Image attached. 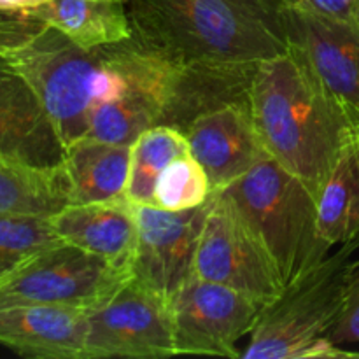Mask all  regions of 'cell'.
Instances as JSON below:
<instances>
[{"label": "cell", "instance_id": "6da1fadb", "mask_svg": "<svg viewBox=\"0 0 359 359\" xmlns=\"http://www.w3.org/2000/svg\"><path fill=\"white\" fill-rule=\"evenodd\" d=\"M133 35L175 67L259 63L290 51L284 0H128Z\"/></svg>", "mask_w": 359, "mask_h": 359}, {"label": "cell", "instance_id": "7a4b0ae2", "mask_svg": "<svg viewBox=\"0 0 359 359\" xmlns=\"http://www.w3.org/2000/svg\"><path fill=\"white\" fill-rule=\"evenodd\" d=\"M251 112L266 154L319 198L340 151L356 130L293 46L256 65Z\"/></svg>", "mask_w": 359, "mask_h": 359}, {"label": "cell", "instance_id": "3957f363", "mask_svg": "<svg viewBox=\"0 0 359 359\" xmlns=\"http://www.w3.org/2000/svg\"><path fill=\"white\" fill-rule=\"evenodd\" d=\"M111 49L112 44L83 49L44 25L23 46L4 55L35 91L63 149L86 135L95 105L118 97L121 77Z\"/></svg>", "mask_w": 359, "mask_h": 359}, {"label": "cell", "instance_id": "277c9868", "mask_svg": "<svg viewBox=\"0 0 359 359\" xmlns=\"http://www.w3.org/2000/svg\"><path fill=\"white\" fill-rule=\"evenodd\" d=\"M221 191L258 231L286 286L330 255L332 245L319 233L318 198L300 177L269 154Z\"/></svg>", "mask_w": 359, "mask_h": 359}, {"label": "cell", "instance_id": "5b68a950", "mask_svg": "<svg viewBox=\"0 0 359 359\" xmlns=\"http://www.w3.org/2000/svg\"><path fill=\"white\" fill-rule=\"evenodd\" d=\"M358 248L359 238L340 244L265 305L241 358L302 359L312 344L330 339L342 314Z\"/></svg>", "mask_w": 359, "mask_h": 359}, {"label": "cell", "instance_id": "8992f818", "mask_svg": "<svg viewBox=\"0 0 359 359\" xmlns=\"http://www.w3.org/2000/svg\"><path fill=\"white\" fill-rule=\"evenodd\" d=\"M193 273L272 304L286 290L276 259L237 203L216 191L196 244Z\"/></svg>", "mask_w": 359, "mask_h": 359}, {"label": "cell", "instance_id": "52a82bcc", "mask_svg": "<svg viewBox=\"0 0 359 359\" xmlns=\"http://www.w3.org/2000/svg\"><path fill=\"white\" fill-rule=\"evenodd\" d=\"M132 273L109 265L69 242L35 252L0 279V309L62 305L90 311Z\"/></svg>", "mask_w": 359, "mask_h": 359}, {"label": "cell", "instance_id": "ba28073f", "mask_svg": "<svg viewBox=\"0 0 359 359\" xmlns=\"http://www.w3.org/2000/svg\"><path fill=\"white\" fill-rule=\"evenodd\" d=\"M172 356L170 305L132 276L86 312L84 359Z\"/></svg>", "mask_w": 359, "mask_h": 359}, {"label": "cell", "instance_id": "9c48e42d", "mask_svg": "<svg viewBox=\"0 0 359 359\" xmlns=\"http://www.w3.org/2000/svg\"><path fill=\"white\" fill-rule=\"evenodd\" d=\"M265 305L193 273L170 302L175 354L241 358L238 340L251 335Z\"/></svg>", "mask_w": 359, "mask_h": 359}, {"label": "cell", "instance_id": "30bf717a", "mask_svg": "<svg viewBox=\"0 0 359 359\" xmlns=\"http://www.w3.org/2000/svg\"><path fill=\"white\" fill-rule=\"evenodd\" d=\"M207 209L209 202L186 210L135 205L137 248L130 273L168 305L179 287L193 276L196 244Z\"/></svg>", "mask_w": 359, "mask_h": 359}, {"label": "cell", "instance_id": "8fae6325", "mask_svg": "<svg viewBox=\"0 0 359 359\" xmlns=\"http://www.w3.org/2000/svg\"><path fill=\"white\" fill-rule=\"evenodd\" d=\"M284 20L291 46L359 132V28L354 21L323 16L286 0Z\"/></svg>", "mask_w": 359, "mask_h": 359}, {"label": "cell", "instance_id": "7c38bea8", "mask_svg": "<svg viewBox=\"0 0 359 359\" xmlns=\"http://www.w3.org/2000/svg\"><path fill=\"white\" fill-rule=\"evenodd\" d=\"M189 151L221 191L266 156L251 104H230L200 116L184 132Z\"/></svg>", "mask_w": 359, "mask_h": 359}, {"label": "cell", "instance_id": "4fadbf2b", "mask_svg": "<svg viewBox=\"0 0 359 359\" xmlns=\"http://www.w3.org/2000/svg\"><path fill=\"white\" fill-rule=\"evenodd\" d=\"M0 154L55 167L65 149L41 100L23 76L0 56Z\"/></svg>", "mask_w": 359, "mask_h": 359}, {"label": "cell", "instance_id": "5bb4252c", "mask_svg": "<svg viewBox=\"0 0 359 359\" xmlns=\"http://www.w3.org/2000/svg\"><path fill=\"white\" fill-rule=\"evenodd\" d=\"M86 311L62 305L0 309V346L32 359H84Z\"/></svg>", "mask_w": 359, "mask_h": 359}, {"label": "cell", "instance_id": "9a60e30c", "mask_svg": "<svg viewBox=\"0 0 359 359\" xmlns=\"http://www.w3.org/2000/svg\"><path fill=\"white\" fill-rule=\"evenodd\" d=\"M258 63L175 67L170 91L158 125L184 135L200 116L230 104H251V84Z\"/></svg>", "mask_w": 359, "mask_h": 359}, {"label": "cell", "instance_id": "2e32d148", "mask_svg": "<svg viewBox=\"0 0 359 359\" xmlns=\"http://www.w3.org/2000/svg\"><path fill=\"white\" fill-rule=\"evenodd\" d=\"M62 241L130 272L137 248L135 205L126 198L70 203L51 217Z\"/></svg>", "mask_w": 359, "mask_h": 359}, {"label": "cell", "instance_id": "e0dca14e", "mask_svg": "<svg viewBox=\"0 0 359 359\" xmlns=\"http://www.w3.org/2000/svg\"><path fill=\"white\" fill-rule=\"evenodd\" d=\"M128 0H48L23 13L62 32L83 49H97L133 37Z\"/></svg>", "mask_w": 359, "mask_h": 359}, {"label": "cell", "instance_id": "ac0fdd59", "mask_svg": "<svg viewBox=\"0 0 359 359\" xmlns=\"http://www.w3.org/2000/svg\"><path fill=\"white\" fill-rule=\"evenodd\" d=\"M70 205L65 167H42L0 154V216L53 217Z\"/></svg>", "mask_w": 359, "mask_h": 359}, {"label": "cell", "instance_id": "d6986e66", "mask_svg": "<svg viewBox=\"0 0 359 359\" xmlns=\"http://www.w3.org/2000/svg\"><path fill=\"white\" fill-rule=\"evenodd\" d=\"M63 167L70 181V203L125 198L130 146L81 137L65 147Z\"/></svg>", "mask_w": 359, "mask_h": 359}, {"label": "cell", "instance_id": "ffe728a7", "mask_svg": "<svg viewBox=\"0 0 359 359\" xmlns=\"http://www.w3.org/2000/svg\"><path fill=\"white\" fill-rule=\"evenodd\" d=\"M318 219L332 248L359 238V132L342 147L319 193Z\"/></svg>", "mask_w": 359, "mask_h": 359}, {"label": "cell", "instance_id": "44dd1931", "mask_svg": "<svg viewBox=\"0 0 359 359\" xmlns=\"http://www.w3.org/2000/svg\"><path fill=\"white\" fill-rule=\"evenodd\" d=\"M188 153V139L170 126L156 125L140 133L130 146L125 198L133 205H151L158 177L175 158Z\"/></svg>", "mask_w": 359, "mask_h": 359}, {"label": "cell", "instance_id": "7402d4cb", "mask_svg": "<svg viewBox=\"0 0 359 359\" xmlns=\"http://www.w3.org/2000/svg\"><path fill=\"white\" fill-rule=\"evenodd\" d=\"M214 195L209 175L191 153L175 158L154 184L151 205L163 210H186L203 205Z\"/></svg>", "mask_w": 359, "mask_h": 359}, {"label": "cell", "instance_id": "603a6c76", "mask_svg": "<svg viewBox=\"0 0 359 359\" xmlns=\"http://www.w3.org/2000/svg\"><path fill=\"white\" fill-rule=\"evenodd\" d=\"M62 241L51 217L0 216V279L35 252Z\"/></svg>", "mask_w": 359, "mask_h": 359}, {"label": "cell", "instance_id": "cb8c5ba5", "mask_svg": "<svg viewBox=\"0 0 359 359\" xmlns=\"http://www.w3.org/2000/svg\"><path fill=\"white\" fill-rule=\"evenodd\" d=\"M330 340L337 346L359 342V259L351 270L342 314L330 333Z\"/></svg>", "mask_w": 359, "mask_h": 359}, {"label": "cell", "instance_id": "d4e9b609", "mask_svg": "<svg viewBox=\"0 0 359 359\" xmlns=\"http://www.w3.org/2000/svg\"><path fill=\"white\" fill-rule=\"evenodd\" d=\"M42 27H44V23H41L27 13L0 11V56L23 46Z\"/></svg>", "mask_w": 359, "mask_h": 359}, {"label": "cell", "instance_id": "484cf974", "mask_svg": "<svg viewBox=\"0 0 359 359\" xmlns=\"http://www.w3.org/2000/svg\"><path fill=\"white\" fill-rule=\"evenodd\" d=\"M286 2L323 16L346 21L354 20V9H356V0H286Z\"/></svg>", "mask_w": 359, "mask_h": 359}, {"label": "cell", "instance_id": "4316f807", "mask_svg": "<svg viewBox=\"0 0 359 359\" xmlns=\"http://www.w3.org/2000/svg\"><path fill=\"white\" fill-rule=\"evenodd\" d=\"M44 2H48V0H0V11H6V13H23V11L39 7Z\"/></svg>", "mask_w": 359, "mask_h": 359}, {"label": "cell", "instance_id": "83f0119b", "mask_svg": "<svg viewBox=\"0 0 359 359\" xmlns=\"http://www.w3.org/2000/svg\"><path fill=\"white\" fill-rule=\"evenodd\" d=\"M354 25L359 28V0H356V9H354Z\"/></svg>", "mask_w": 359, "mask_h": 359}]
</instances>
